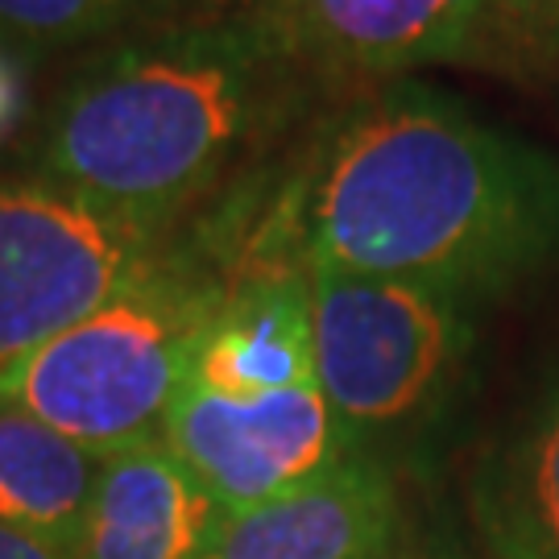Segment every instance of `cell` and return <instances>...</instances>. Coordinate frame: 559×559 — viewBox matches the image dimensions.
Here are the masks:
<instances>
[{
    "label": "cell",
    "instance_id": "obj_7",
    "mask_svg": "<svg viewBox=\"0 0 559 559\" xmlns=\"http://www.w3.org/2000/svg\"><path fill=\"white\" fill-rule=\"evenodd\" d=\"M274 17L320 83L381 87L501 50L493 0H278Z\"/></svg>",
    "mask_w": 559,
    "mask_h": 559
},
{
    "label": "cell",
    "instance_id": "obj_14",
    "mask_svg": "<svg viewBox=\"0 0 559 559\" xmlns=\"http://www.w3.org/2000/svg\"><path fill=\"white\" fill-rule=\"evenodd\" d=\"M506 55H559V0H493Z\"/></svg>",
    "mask_w": 559,
    "mask_h": 559
},
{
    "label": "cell",
    "instance_id": "obj_10",
    "mask_svg": "<svg viewBox=\"0 0 559 559\" xmlns=\"http://www.w3.org/2000/svg\"><path fill=\"white\" fill-rule=\"evenodd\" d=\"M224 519L221 501L170 452V443L154 436L104 456L75 556L200 559Z\"/></svg>",
    "mask_w": 559,
    "mask_h": 559
},
{
    "label": "cell",
    "instance_id": "obj_17",
    "mask_svg": "<svg viewBox=\"0 0 559 559\" xmlns=\"http://www.w3.org/2000/svg\"><path fill=\"white\" fill-rule=\"evenodd\" d=\"M195 13H274L278 0H187Z\"/></svg>",
    "mask_w": 559,
    "mask_h": 559
},
{
    "label": "cell",
    "instance_id": "obj_16",
    "mask_svg": "<svg viewBox=\"0 0 559 559\" xmlns=\"http://www.w3.org/2000/svg\"><path fill=\"white\" fill-rule=\"evenodd\" d=\"M0 559H80L59 543H46L38 535H21L13 526H0Z\"/></svg>",
    "mask_w": 559,
    "mask_h": 559
},
{
    "label": "cell",
    "instance_id": "obj_1",
    "mask_svg": "<svg viewBox=\"0 0 559 559\" xmlns=\"http://www.w3.org/2000/svg\"><path fill=\"white\" fill-rule=\"evenodd\" d=\"M307 265L464 302L559 261V158L415 80L353 100L299 187Z\"/></svg>",
    "mask_w": 559,
    "mask_h": 559
},
{
    "label": "cell",
    "instance_id": "obj_8",
    "mask_svg": "<svg viewBox=\"0 0 559 559\" xmlns=\"http://www.w3.org/2000/svg\"><path fill=\"white\" fill-rule=\"evenodd\" d=\"M302 233L299 195L270 224L258 258H245L216 316L207 320L191 385L224 399H265L316 381V332H311V265L307 249L290 245Z\"/></svg>",
    "mask_w": 559,
    "mask_h": 559
},
{
    "label": "cell",
    "instance_id": "obj_13",
    "mask_svg": "<svg viewBox=\"0 0 559 559\" xmlns=\"http://www.w3.org/2000/svg\"><path fill=\"white\" fill-rule=\"evenodd\" d=\"M179 17H195L187 0H0V41L59 50L133 38Z\"/></svg>",
    "mask_w": 559,
    "mask_h": 559
},
{
    "label": "cell",
    "instance_id": "obj_5",
    "mask_svg": "<svg viewBox=\"0 0 559 559\" xmlns=\"http://www.w3.org/2000/svg\"><path fill=\"white\" fill-rule=\"evenodd\" d=\"M170 237L46 179L0 182V373L141 282Z\"/></svg>",
    "mask_w": 559,
    "mask_h": 559
},
{
    "label": "cell",
    "instance_id": "obj_6",
    "mask_svg": "<svg viewBox=\"0 0 559 559\" xmlns=\"http://www.w3.org/2000/svg\"><path fill=\"white\" fill-rule=\"evenodd\" d=\"M162 440L224 514L278 501L360 456L357 436L316 381L265 399H224L187 381L162 423Z\"/></svg>",
    "mask_w": 559,
    "mask_h": 559
},
{
    "label": "cell",
    "instance_id": "obj_9",
    "mask_svg": "<svg viewBox=\"0 0 559 559\" xmlns=\"http://www.w3.org/2000/svg\"><path fill=\"white\" fill-rule=\"evenodd\" d=\"M399 526L390 468L357 456L286 498L228 514L200 559H390Z\"/></svg>",
    "mask_w": 559,
    "mask_h": 559
},
{
    "label": "cell",
    "instance_id": "obj_12",
    "mask_svg": "<svg viewBox=\"0 0 559 559\" xmlns=\"http://www.w3.org/2000/svg\"><path fill=\"white\" fill-rule=\"evenodd\" d=\"M485 506L501 559H559V360L506 443Z\"/></svg>",
    "mask_w": 559,
    "mask_h": 559
},
{
    "label": "cell",
    "instance_id": "obj_11",
    "mask_svg": "<svg viewBox=\"0 0 559 559\" xmlns=\"http://www.w3.org/2000/svg\"><path fill=\"white\" fill-rule=\"evenodd\" d=\"M100 468V452L0 402V526L75 551Z\"/></svg>",
    "mask_w": 559,
    "mask_h": 559
},
{
    "label": "cell",
    "instance_id": "obj_2",
    "mask_svg": "<svg viewBox=\"0 0 559 559\" xmlns=\"http://www.w3.org/2000/svg\"><path fill=\"white\" fill-rule=\"evenodd\" d=\"M307 83L274 13L141 29L67 80L41 129V179L170 237Z\"/></svg>",
    "mask_w": 559,
    "mask_h": 559
},
{
    "label": "cell",
    "instance_id": "obj_15",
    "mask_svg": "<svg viewBox=\"0 0 559 559\" xmlns=\"http://www.w3.org/2000/svg\"><path fill=\"white\" fill-rule=\"evenodd\" d=\"M25 108V80H21V67L13 62V55L0 50V138L21 120Z\"/></svg>",
    "mask_w": 559,
    "mask_h": 559
},
{
    "label": "cell",
    "instance_id": "obj_4",
    "mask_svg": "<svg viewBox=\"0 0 559 559\" xmlns=\"http://www.w3.org/2000/svg\"><path fill=\"white\" fill-rule=\"evenodd\" d=\"M311 332L316 385L360 448L436 419L477 353L473 302L328 265H311Z\"/></svg>",
    "mask_w": 559,
    "mask_h": 559
},
{
    "label": "cell",
    "instance_id": "obj_3",
    "mask_svg": "<svg viewBox=\"0 0 559 559\" xmlns=\"http://www.w3.org/2000/svg\"><path fill=\"white\" fill-rule=\"evenodd\" d=\"M233 274L166 245L158 265L120 299L4 369L0 402L100 456L154 440Z\"/></svg>",
    "mask_w": 559,
    "mask_h": 559
}]
</instances>
